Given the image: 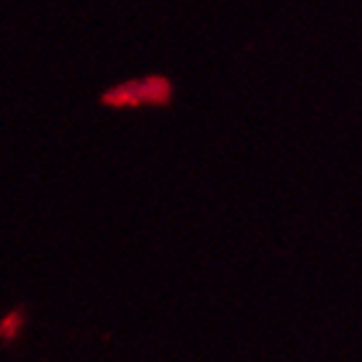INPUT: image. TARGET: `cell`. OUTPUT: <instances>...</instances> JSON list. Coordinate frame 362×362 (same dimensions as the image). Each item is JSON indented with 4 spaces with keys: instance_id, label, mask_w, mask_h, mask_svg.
I'll return each instance as SVG.
<instances>
[{
    "instance_id": "cell-1",
    "label": "cell",
    "mask_w": 362,
    "mask_h": 362,
    "mask_svg": "<svg viewBox=\"0 0 362 362\" xmlns=\"http://www.w3.org/2000/svg\"><path fill=\"white\" fill-rule=\"evenodd\" d=\"M172 88L167 80L153 77V80H141V82H127L119 85L103 95L106 106H141V103H153V106H164L170 101Z\"/></svg>"
}]
</instances>
